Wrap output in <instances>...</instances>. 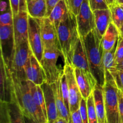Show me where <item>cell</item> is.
<instances>
[{"label": "cell", "instance_id": "1", "mask_svg": "<svg viewBox=\"0 0 123 123\" xmlns=\"http://www.w3.org/2000/svg\"><path fill=\"white\" fill-rule=\"evenodd\" d=\"M12 94L11 101L16 102L24 115L31 118L36 123H48V119L42 109L34 100L29 88L28 80H20L12 74Z\"/></svg>", "mask_w": 123, "mask_h": 123}, {"label": "cell", "instance_id": "2", "mask_svg": "<svg viewBox=\"0 0 123 123\" xmlns=\"http://www.w3.org/2000/svg\"><path fill=\"white\" fill-rule=\"evenodd\" d=\"M82 39L86 51L91 74L97 82V84L103 87L105 83V69L103 63L104 50L102 41L95 30Z\"/></svg>", "mask_w": 123, "mask_h": 123}, {"label": "cell", "instance_id": "3", "mask_svg": "<svg viewBox=\"0 0 123 123\" xmlns=\"http://www.w3.org/2000/svg\"><path fill=\"white\" fill-rule=\"evenodd\" d=\"M58 39L66 65L72 66V59L79 38L76 17L69 12L67 19L61 23L57 30Z\"/></svg>", "mask_w": 123, "mask_h": 123}, {"label": "cell", "instance_id": "4", "mask_svg": "<svg viewBox=\"0 0 123 123\" xmlns=\"http://www.w3.org/2000/svg\"><path fill=\"white\" fill-rule=\"evenodd\" d=\"M103 90L107 123H119L118 89L109 70L105 71Z\"/></svg>", "mask_w": 123, "mask_h": 123}, {"label": "cell", "instance_id": "5", "mask_svg": "<svg viewBox=\"0 0 123 123\" xmlns=\"http://www.w3.org/2000/svg\"><path fill=\"white\" fill-rule=\"evenodd\" d=\"M60 55H62L60 48L58 47L44 49L41 65L45 76L46 81L49 84L56 83L63 72L58 68L57 61Z\"/></svg>", "mask_w": 123, "mask_h": 123}, {"label": "cell", "instance_id": "6", "mask_svg": "<svg viewBox=\"0 0 123 123\" xmlns=\"http://www.w3.org/2000/svg\"><path fill=\"white\" fill-rule=\"evenodd\" d=\"M28 41L20 43L14 48L10 69L12 74L21 81H27L25 66L31 53Z\"/></svg>", "mask_w": 123, "mask_h": 123}, {"label": "cell", "instance_id": "7", "mask_svg": "<svg viewBox=\"0 0 123 123\" xmlns=\"http://www.w3.org/2000/svg\"><path fill=\"white\" fill-rule=\"evenodd\" d=\"M28 41L30 49L41 63L44 53L39 20L28 15Z\"/></svg>", "mask_w": 123, "mask_h": 123}, {"label": "cell", "instance_id": "8", "mask_svg": "<svg viewBox=\"0 0 123 123\" xmlns=\"http://www.w3.org/2000/svg\"><path fill=\"white\" fill-rule=\"evenodd\" d=\"M77 27L79 36L84 38L95 30V20L93 11L88 0H84L79 13L76 16Z\"/></svg>", "mask_w": 123, "mask_h": 123}, {"label": "cell", "instance_id": "9", "mask_svg": "<svg viewBox=\"0 0 123 123\" xmlns=\"http://www.w3.org/2000/svg\"><path fill=\"white\" fill-rule=\"evenodd\" d=\"M1 59L10 68L15 48L13 27L10 25H0Z\"/></svg>", "mask_w": 123, "mask_h": 123}, {"label": "cell", "instance_id": "10", "mask_svg": "<svg viewBox=\"0 0 123 123\" xmlns=\"http://www.w3.org/2000/svg\"><path fill=\"white\" fill-rule=\"evenodd\" d=\"M63 71L66 74L69 92V107L70 113L79 110L82 98L74 72V68L70 65H64Z\"/></svg>", "mask_w": 123, "mask_h": 123}, {"label": "cell", "instance_id": "11", "mask_svg": "<svg viewBox=\"0 0 123 123\" xmlns=\"http://www.w3.org/2000/svg\"><path fill=\"white\" fill-rule=\"evenodd\" d=\"M13 33L15 47L28 38V13L25 9H20L18 14L13 16Z\"/></svg>", "mask_w": 123, "mask_h": 123}, {"label": "cell", "instance_id": "12", "mask_svg": "<svg viewBox=\"0 0 123 123\" xmlns=\"http://www.w3.org/2000/svg\"><path fill=\"white\" fill-rule=\"evenodd\" d=\"M38 19L39 20L40 25L41 36L44 49L55 47L60 48L58 39L57 31L50 19L48 18H43Z\"/></svg>", "mask_w": 123, "mask_h": 123}, {"label": "cell", "instance_id": "13", "mask_svg": "<svg viewBox=\"0 0 123 123\" xmlns=\"http://www.w3.org/2000/svg\"><path fill=\"white\" fill-rule=\"evenodd\" d=\"M26 80L36 85H42L46 82L45 76L40 63L31 51L25 66Z\"/></svg>", "mask_w": 123, "mask_h": 123}, {"label": "cell", "instance_id": "14", "mask_svg": "<svg viewBox=\"0 0 123 123\" xmlns=\"http://www.w3.org/2000/svg\"><path fill=\"white\" fill-rule=\"evenodd\" d=\"M0 102H10L12 94V73L2 59L0 64Z\"/></svg>", "mask_w": 123, "mask_h": 123}, {"label": "cell", "instance_id": "15", "mask_svg": "<svg viewBox=\"0 0 123 123\" xmlns=\"http://www.w3.org/2000/svg\"><path fill=\"white\" fill-rule=\"evenodd\" d=\"M76 80L83 98L86 99L92 94L97 82L92 74H89L80 69L74 68Z\"/></svg>", "mask_w": 123, "mask_h": 123}, {"label": "cell", "instance_id": "16", "mask_svg": "<svg viewBox=\"0 0 123 123\" xmlns=\"http://www.w3.org/2000/svg\"><path fill=\"white\" fill-rule=\"evenodd\" d=\"M41 87L44 94L48 122V123H54L58 118V115L52 84H49L46 81Z\"/></svg>", "mask_w": 123, "mask_h": 123}, {"label": "cell", "instance_id": "17", "mask_svg": "<svg viewBox=\"0 0 123 123\" xmlns=\"http://www.w3.org/2000/svg\"><path fill=\"white\" fill-rule=\"evenodd\" d=\"M72 66L74 68H77L80 69L89 74H92L90 71L84 42L80 37H79L74 48L72 59Z\"/></svg>", "mask_w": 123, "mask_h": 123}, {"label": "cell", "instance_id": "18", "mask_svg": "<svg viewBox=\"0 0 123 123\" xmlns=\"http://www.w3.org/2000/svg\"><path fill=\"white\" fill-rule=\"evenodd\" d=\"M95 20V30L100 39L108 29L109 24L112 22L111 12L108 9L96 10L93 11Z\"/></svg>", "mask_w": 123, "mask_h": 123}, {"label": "cell", "instance_id": "19", "mask_svg": "<svg viewBox=\"0 0 123 123\" xmlns=\"http://www.w3.org/2000/svg\"><path fill=\"white\" fill-rule=\"evenodd\" d=\"M92 93L98 123H107L103 87L96 84Z\"/></svg>", "mask_w": 123, "mask_h": 123}, {"label": "cell", "instance_id": "20", "mask_svg": "<svg viewBox=\"0 0 123 123\" xmlns=\"http://www.w3.org/2000/svg\"><path fill=\"white\" fill-rule=\"evenodd\" d=\"M52 84L54 93H55V101H56V108H57L58 117L64 118L68 123H72L71 113L69 110L66 107V104L64 103V101L63 98H62V95L61 89L60 77L56 83H53Z\"/></svg>", "mask_w": 123, "mask_h": 123}, {"label": "cell", "instance_id": "21", "mask_svg": "<svg viewBox=\"0 0 123 123\" xmlns=\"http://www.w3.org/2000/svg\"><path fill=\"white\" fill-rule=\"evenodd\" d=\"M69 14V10L65 0L60 1L55 6L51 13L48 17L50 21L55 26L56 31L61 23L66 20Z\"/></svg>", "mask_w": 123, "mask_h": 123}, {"label": "cell", "instance_id": "22", "mask_svg": "<svg viewBox=\"0 0 123 123\" xmlns=\"http://www.w3.org/2000/svg\"><path fill=\"white\" fill-rule=\"evenodd\" d=\"M119 38L120 33L118 29L114 23L111 22L101 39L103 50L109 51L112 49L117 45Z\"/></svg>", "mask_w": 123, "mask_h": 123}, {"label": "cell", "instance_id": "23", "mask_svg": "<svg viewBox=\"0 0 123 123\" xmlns=\"http://www.w3.org/2000/svg\"><path fill=\"white\" fill-rule=\"evenodd\" d=\"M26 11L28 15L35 19H42L46 15L45 0H26Z\"/></svg>", "mask_w": 123, "mask_h": 123}, {"label": "cell", "instance_id": "24", "mask_svg": "<svg viewBox=\"0 0 123 123\" xmlns=\"http://www.w3.org/2000/svg\"><path fill=\"white\" fill-rule=\"evenodd\" d=\"M28 82L30 92L33 96L35 102L42 109L46 118H47V112L46 108L45 101H44V94H43L42 87L40 85H36L31 81L28 80Z\"/></svg>", "mask_w": 123, "mask_h": 123}, {"label": "cell", "instance_id": "25", "mask_svg": "<svg viewBox=\"0 0 123 123\" xmlns=\"http://www.w3.org/2000/svg\"><path fill=\"white\" fill-rule=\"evenodd\" d=\"M7 107L10 123H25L24 114L16 102H7Z\"/></svg>", "mask_w": 123, "mask_h": 123}, {"label": "cell", "instance_id": "26", "mask_svg": "<svg viewBox=\"0 0 123 123\" xmlns=\"http://www.w3.org/2000/svg\"><path fill=\"white\" fill-rule=\"evenodd\" d=\"M109 8L111 12L112 22L119 29L123 24V6L116 2L109 6Z\"/></svg>", "mask_w": 123, "mask_h": 123}, {"label": "cell", "instance_id": "27", "mask_svg": "<svg viewBox=\"0 0 123 123\" xmlns=\"http://www.w3.org/2000/svg\"><path fill=\"white\" fill-rule=\"evenodd\" d=\"M117 47V45H116L111 50L103 51V63L105 71L116 67L115 53H116Z\"/></svg>", "mask_w": 123, "mask_h": 123}, {"label": "cell", "instance_id": "28", "mask_svg": "<svg viewBox=\"0 0 123 123\" xmlns=\"http://www.w3.org/2000/svg\"><path fill=\"white\" fill-rule=\"evenodd\" d=\"M86 105H87L88 123H98V118H97V113H96V108H95L92 93L86 99Z\"/></svg>", "mask_w": 123, "mask_h": 123}, {"label": "cell", "instance_id": "29", "mask_svg": "<svg viewBox=\"0 0 123 123\" xmlns=\"http://www.w3.org/2000/svg\"><path fill=\"white\" fill-rule=\"evenodd\" d=\"M60 80H61V89L62 92V98H63L64 101L66 104V107L70 110L69 107V92H68V88L67 84V78H66V74L64 72H62L60 77Z\"/></svg>", "mask_w": 123, "mask_h": 123}, {"label": "cell", "instance_id": "30", "mask_svg": "<svg viewBox=\"0 0 123 123\" xmlns=\"http://www.w3.org/2000/svg\"><path fill=\"white\" fill-rule=\"evenodd\" d=\"M115 81L118 89L120 90H123V70L114 68L109 69Z\"/></svg>", "mask_w": 123, "mask_h": 123}, {"label": "cell", "instance_id": "31", "mask_svg": "<svg viewBox=\"0 0 123 123\" xmlns=\"http://www.w3.org/2000/svg\"><path fill=\"white\" fill-rule=\"evenodd\" d=\"M83 1L84 0H65L69 12L74 14L76 17L79 13Z\"/></svg>", "mask_w": 123, "mask_h": 123}, {"label": "cell", "instance_id": "32", "mask_svg": "<svg viewBox=\"0 0 123 123\" xmlns=\"http://www.w3.org/2000/svg\"><path fill=\"white\" fill-rule=\"evenodd\" d=\"M13 25V15L12 10L10 8L8 11L2 13L0 16V25Z\"/></svg>", "mask_w": 123, "mask_h": 123}, {"label": "cell", "instance_id": "33", "mask_svg": "<svg viewBox=\"0 0 123 123\" xmlns=\"http://www.w3.org/2000/svg\"><path fill=\"white\" fill-rule=\"evenodd\" d=\"M88 1L92 11L109 8V5L106 0H88Z\"/></svg>", "mask_w": 123, "mask_h": 123}, {"label": "cell", "instance_id": "34", "mask_svg": "<svg viewBox=\"0 0 123 123\" xmlns=\"http://www.w3.org/2000/svg\"><path fill=\"white\" fill-rule=\"evenodd\" d=\"M0 123H10L7 107V102H1L0 105Z\"/></svg>", "mask_w": 123, "mask_h": 123}, {"label": "cell", "instance_id": "35", "mask_svg": "<svg viewBox=\"0 0 123 123\" xmlns=\"http://www.w3.org/2000/svg\"><path fill=\"white\" fill-rule=\"evenodd\" d=\"M79 112H80V116L84 123H89L88 118V112H87V105H86V100L84 98H82L80 102L79 106Z\"/></svg>", "mask_w": 123, "mask_h": 123}, {"label": "cell", "instance_id": "36", "mask_svg": "<svg viewBox=\"0 0 123 123\" xmlns=\"http://www.w3.org/2000/svg\"><path fill=\"white\" fill-rule=\"evenodd\" d=\"M123 60V38L120 37L117 47L116 53H115V63L116 66L120 63Z\"/></svg>", "mask_w": 123, "mask_h": 123}, {"label": "cell", "instance_id": "37", "mask_svg": "<svg viewBox=\"0 0 123 123\" xmlns=\"http://www.w3.org/2000/svg\"><path fill=\"white\" fill-rule=\"evenodd\" d=\"M24 0H8L10 4V8L12 10L13 16L18 14L20 10V4Z\"/></svg>", "mask_w": 123, "mask_h": 123}, {"label": "cell", "instance_id": "38", "mask_svg": "<svg viewBox=\"0 0 123 123\" xmlns=\"http://www.w3.org/2000/svg\"><path fill=\"white\" fill-rule=\"evenodd\" d=\"M46 3V7H47V11H46V18H48L49 15L51 13L52 11L53 8L55 7V6L60 2L61 0H45Z\"/></svg>", "mask_w": 123, "mask_h": 123}, {"label": "cell", "instance_id": "39", "mask_svg": "<svg viewBox=\"0 0 123 123\" xmlns=\"http://www.w3.org/2000/svg\"><path fill=\"white\" fill-rule=\"evenodd\" d=\"M119 123H123V96L118 89Z\"/></svg>", "mask_w": 123, "mask_h": 123}, {"label": "cell", "instance_id": "40", "mask_svg": "<svg viewBox=\"0 0 123 123\" xmlns=\"http://www.w3.org/2000/svg\"><path fill=\"white\" fill-rule=\"evenodd\" d=\"M72 123H84L80 116L79 110L74 111L71 113Z\"/></svg>", "mask_w": 123, "mask_h": 123}, {"label": "cell", "instance_id": "41", "mask_svg": "<svg viewBox=\"0 0 123 123\" xmlns=\"http://www.w3.org/2000/svg\"><path fill=\"white\" fill-rule=\"evenodd\" d=\"M54 123H68L66 120V119H64V118L58 117V118L55 120V121L54 122Z\"/></svg>", "mask_w": 123, "mask_h": 123}, {"label": "cell", "instance_id": "42", "mask_svg": "<svg viewBox=\"0 0 123 123\" xmlns=\"http://www.w3.org/2000/svg\"><path fill=\"white\" fill-rule=\"evenodd\" d=\"M24 119H25V123H36L32 119H31V118H28V117L27 116H24Z\"/></svg>", "mask_w": 123, "mask_h": 123}, {"label": "cell", "instance_id": "43", "mask_svg": "<svg viewBox=\"0 0 123 123\" xmlns=\"http://www.w3.org/2000/svg\"><path fill=\"white\" fill-rule=\"evenodd\" d=\"M119 30V33H120V37L123 38V24L120 27V28L118 29Z\"/></svg>", "mask_w": 123, "mask_h": 123}, {"label": "cell", "instance_id": "44", "mask_svg": "<svg viewBox=\"0 0 123 123\" xmlns=\"http://www.w3.org/2000/svg\"><path fill=\"white\" fill-rule=\"evenodd\" d=\"M115 68H117L123 70V60L120 63H118V65H117L116 67H115Z\"/></svg>", "mask_w": 123, "mask_h": 123}, {"label": "cell", "instance_id": "45", "mask_svg": "<svg viewBox=\"0 0 123 123\" xmlns=\"http://www.w3.org/2000/svg\"><path fill=\"white\" fill-rule=\"evenodd\" d=\"M106 1L107 2H108L109 6H111V5L114 4L116 3L117 2V0H106Z\"/></svg>", "mask_w": 123, "mask_h": 123}, {"label": "cell", "instance_id": "46", "mask_svg": "<svg viewBox=\"0 0 123 123\" xmlns=\"http://www.w3.org/2000/svg\"><path fill=\"white\" fill-rule=\"evenodd\" d=\"M117 2L123 6V0H117Z\"/></svg>", "mask_w": 123, "mask_h": 123}, {"label": "cell", "instance_id": "47", "mask_svg": "<svg viewBox=\"0 0 123 123\" xmlns=\"http://www.w3.org/2000/svg\"><path fill=\"white\" fill-rule=\"evenodd\" d=\"M120 92H121V94H122V95H123V90H120Z\"/></svg>", "mask_w": 123, "mask_h": 123}]
</instances>
